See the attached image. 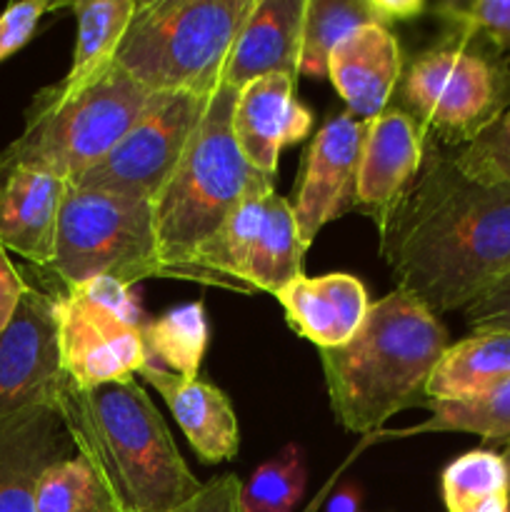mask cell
Returning <instances> with one entry per match:
<instances>
[{
  "mask_svg": "<svg viewBox=\"0 0 510 512\" xmlns=\"http://www.w3.org/2000/svg\"><path fill=\"white\" fill-rule=\"evenodd\" d=\"M433 418L398 435L473 433L488 443H510V378L485 393L463 400H430Z\"/></svg>",
  "mask_w": 510,
  "mask_h": 512,
  "instance_id": "4316f807",
  "label": "cell"
},
{
  "mask_svg": "<svg viewBox=\"0 0 510 512\" xmlns=\"http://www.w3.org/2000/svg\"><path fill=\"white\" fill-rule=\"evenodd\" d=\"M500 455H503V460H505V468H508V475H510V443L505 445V450H503V453H500Z\"/></svg>",
  "mask_w": 510,
  "mask_h": 512,
  "instance_id": "8d00e7d4",
  "label": "cell"
},
{
  "mask_svg": "<svg viewBox=\"0 0 510 512\" xmlns=\"http://www.w3.org/2000/svg\"><path fill=\"white\" fill-rule=\"evenodd\" d=\"M65 190L48 170L0 160V248L50 270Z\"/></svg>",
  "mask_w": 510,
  "mask_h": 512,
  "instance_id": "2e32d148",
  "label": "cell"
},
{
  "mask_svg": "<svg viewBox=\"0 0 510 512\" xmlns=\"http://www.w3.org/2000/svg\"><path fill=\"white\" fill-rule=\"evenodd\" d=\"M380 255L395 288L430 313L465 310L510 275V185L468 178L453 155L430 150Z\"/></svg>",
  "mask_w": 510,
  "mask_h": 512,
  "instance_id": "6da1fadb",
  "label": "cell"
},
{
  "mask_svg": "<svg viewBox=\"0 0 510 512\" xmlns=\"http://www.w3.org/2000/svg\"><path fill=\"white\" fill-rule=\"evenodd\" d=\"M155 95L118 63L75 93H58L50 85L33 98L23 133L0 160L33 165L75 183L123 140Z\"/></svg>",
  "mask_w": 510,
  "mask_h": 512,
  "instance_id": "8992f818",
  "label": "cell"
},
{
  "mask_svg": "<svg viewBox=\"0 0 510 512\" xmlns=\"http://www.w3.org/2000/svg\"><path fill=\"white\" fill-rule=\"evenodd\" d=\"M305 483L303 450L295 443L285 445L243 485V508L245 512H293L303 500Z\"/></svg>",
  "mask_w": 510,
  "mask_h": 512,
  "instance_id": "f1b7e54d",
  "label": "cell"
},
{
  "mask_svg": "<svg viewBox=\"0 0 510 512\" xmlns=\"http://www.w3.org/2000/svg\"><path fill=\"white\" fill-rule=\"evenodd\" d=\"M403 68V53L393 28L363 25L330 53L328 80L348 113L370 120L390 105Z\"/></svg>",
  "mask_w": 510,
  "mask_h": 512,
  "instance_id": "ac0fdd59",
  "label": "cell"
},
{
  "mask_svg": "<svg viewBox=\"0 0 510 512\" xmlns=\"http://www.w3.org/2000/svg\"><path fill=\"white\" fill-rule=\"evenodd\" d=\"M510 378L508 330H473L448 345L428 380L430 400H463Z\"/></svg>",
  "mask_w": 510,
  "mask_h": 512,
  "instance_id": "7402d4cb",
  "label": "cell"
},
{
  "mask_svg": "<svg viewBox=\"0 0 510 512\" xmlns=\"http://www.w3.org/2000/svg\"><path fill=\"white\" fill-rule=\"evenodd\" d=\"M363 140L365 120L348 110L330 115L310 140L290 200L305 250L325 225L355 208Z\"/></svg>",
  "mask_w": 510,
  "mask_h": 512,
  "instance_id": "4fadbf2b",
  "label": "cell"
},
{
  "mask_svg": "<svg viewBox=\"0 0 510 512\" xmlns=\"http://www.w3.org/2000/svg\"><path fill=\"white\" fill-rule=\"evenodd\" d=\"M448 512H510V475L493 450L458 455L440 475Z\"/></svg>",
  "mask_w": 510,
  "mask_h": 512,
  "instance_id": "484cf974",
  "label": "cell"
},
{
  "mask_svg": "<svg viewBox=\"0 0 510 512\" xmlns=\"http://www.w3.org/2000/svg\"><path fill=\"white\" fill-rule=\"evenodd\" d=\"M70 448L55 408H28L0 420V512H35L40 475L70 458Z\"/></svg>",
  "mask_w": 510,
  "mask_h": 512,
  "instance_id": "e0dca14e",
  "label": "cell"
},
{
  "mask_svg": "<svg viewBox=\"0 0 510 512\" xmlns=\"http://www.w3.org/2000/svg\"><path fill=\"white\" fill-rule=\"evenodd\" d=\"M395 98L430 143L460 150L510 108L508 58L475 35L448 30L408 60Z\"/></svg>",
  "mask_w": 510,
  "mask_h": 512,
  "instance_id": "52a82bcc",
  "label": "cell"
},
{
  "mask_svg": "<svg viewBox=\"0 0 510 512\" xmlns=\"http://www.w3.org/2000/svg\"><path fill=\"white\" fill-rule=\"evenodd\" d=\"M60 363L80 390L138 378L148 365L145 318L133 288L115 278H90L55 293Z\"/></svg>",
  "mask_w": 510,
  "mask_h": 512,
  "instance_id": "30bf717a",
  "label": "cell"
},
{
  "mask_svg": "<svg viewBox=\"0 0 510 512\" xmlns=\"http://www.w3.org/2000/svg\"><path fill=\"white\" fill-rule=\"evenodd\" d=\"M328 512H360V490L355 485H345L333 495Z\"/></svg>",
  "mask_w": 510,
  "mask_h": 512,
  "instance_id": "d590c367",
  "label": "cell"
},
{
  "mask_svg": "<svg viewBox=\"0 0 510 512\" xmlns=\"http://www.w3.org/2000/svg\"><path fill=\"white\" fill-rule=\"evenodd\" d=\"M428 145L423 128L398 105L365 120L355 208L373 220L380 238L418 183L430 155Z\"/></svg>",
  "mask_w": 510,
  "mask_h": 512,
  "instance_id": "5bb4252c",
  "label": "cell"
},
{
  "mask_svg": "<svg viewBox=\"0 0 510 512\" xmlns=\"http://www.w3.org/2000/svg\"><path fill=\"white\" fill-rule=\"evenodd\" d=\"M290 330L318 350L340 348L363 325L370 310L365 285L355 275L328 273L318 278L298 275L278 295Z\"/></svg>",
  "mask_w": 510,
  "mask_h": 512,
  "instance_id": "d6986e66",
  "label": "cell"
},
{
  "mask_svg": "<svg viewBox=\"0 0 510 512\" xmlns=\"http://www.w3.org/2000/svg\"><path fill=\"white\" fill-rule=\"evenodd\" d=\"M210 95L158 93L123 140L73 185L153 203L183 158Z\"/></svg>",
  "mask_w": 510,
  "mask_h": 512,
  "instance_id": "8fae6325",
  "label": "cell"
},
{
  "mask_svg": "<svg viewBox=\"0 0 510 512\" xmlns=\"http://www.w3.org/2000/svg\"><path fill=\"white\" fill-rule=\"evenodd\" d=\"M28 288L30 285L25 283L23 273L10 260V253L0 248V335L13 323L15 313L20 308V300L28 293Z\"/></svg>",
  "mask_w": 510,
  "mask_h": 512,
  "instance_id": "e575fe53",
  "label": "cell"
},
{
  "mask_svg": "<svg viewBox=\"0 0 510 512\" xmlns=\"http://www.w3.org/2000/svg\"><path fill=\"white\" fill-rule=\"evenodd\" d=\"M255 0L138 3L115 63L150 93L210 95Z\"/></svg>",
  "mask_w": 510,
  "mask_h": 512,
  "instance_id": "5b68a950",
  "label": "cell"
},
{
  "mask_svg": "<svg viewBox=\"0 0 510 512\" xmlns=\"http://www.w3.org/2000/svg\"><path fill=\"white\" fill-rule=\"evenodd\" d=\"M393 0H305L298 73L328 78L330 53L363 25H395Z\"/></svg>",
  "mask_w": 510,
  "mask_h": 512,
  "instance_id": "603a6c76",
  "label": "cell"
},
{
  "mask_svg": "<svg viewBox=\"0 0 510 512\" xmlns=\"http://www.w3.org/2000/svg\"><path fill=\"white\" fill-rule=\"evenodd\" d=\"M143 340L148 363L185 380H198L210 340L203 303L180 305L160 318L145 320Z\"/></svg>",
  "mask_w": 510,
  "mask_h": 512,
  "instance_id": "d4e9b609",
  "label": "cell"
},
{
  "mask_svg": "<svg viewBox=\"0 0 510 512\" xmlns=\"http://www.w3.org/2000/svg\"><path fill=\"white\" fill-rule=\"evenodd\" d=\"M303 13L305 0H255L225 60L220 85L240 90L273 73L300 78Z\"/></svg>",
  "mask_w": 510,
  "mask_h": 512,
  "instance_id": "44dd1931",
  "label": "cell"
},
{
  "mask_svg": "<svg viewBox=\"0 0 510 512\" xmlns=\"http://www.w3.org/2000/svg\"><path fill=\"white\" fill-rule=\"evenodd\" d=\"M55 408L118 512H170L203 490L135 378L90 390L68 383Z\"/></svg>",
  "mask_w": 510,
  "mask_h": 512,
  "instance_id": "7a4b0ae2",
  "label": "cell"
},
{
  "mask_svg": "<svg viewBox=\"0 0 510 512\" xmlns=\"http://www.w3.org/2000/svg\"><path fill=\"white\" fill-rule=\"evenodd\" d=\"M60 8V5L48 3V0H23V3H10L0 13V63L10 55L18 53L20 48L30 43V38L38 30L40 20L48 10Z\"/></svg>",
  "mask_w": 510,
  "mask_h": 512,
  "instance_id": "1f68e13d",
  "label": "cell"
},
{
  "mask_svg": "<svg viewBox=\"0 0 510 512\" xmlns=\"http://www.w3.org/2000/svg\"><path fill=\"white\" fill-rule=\"evenodd\" d=\"M430 13L450 33L475 35L510 58V0H443Z\"/></svg>",
  "mask_w": 510,
  "mask_h": 512,
  "instance_id": "f546056e",
  "label": "cell"
},
{
  "mask_svg": "<svg viewBox=\"0 0 510 512\" xmlns=\"http://www.w3.org/2000/svg\"><path fill=\"white\" fill-rule=\"evenodd\" d=\"M50 270L63 288L90 278H115L130 288L168 278L158 255L153 205L68 183Z\"/></svg>",
  "mask_w": 510,
  "mask_h": 512,
  "instance_id": "ba28073f",
  "label": "cell"
},
{
  "mask_svg": "<svg viewBox=\"0 0 510 512\" xmlns=\"http://www.w3.org/2000/svg\"><path fill=\"white\" fill-rule=\"evenodd\" d=\"M35 512H118L80 455L58 460L38 480Z\"/></svg>",
  "mask_w": 510,
  "mask_h": 512,
  "instance_id": "83f0119b",
  "label": "cell"
},
{
  "mask_svg": "<svg viewBox=\"0 0 510 512\" xmlns=\"http://www.w3.org/2000/svg\"><path fill=\"white\" fill-rule=\"evenodd\" d=\"M68 8L78 23V35L70 70L53 85L58 93H75L115 63V53L138 10V0H78Z\"/></svg>",
  "mask_w": 510,
  "mask_h": 512,
  "instance_id": "cb8c5ba5",
  "label": "cell"
},
{
  "mask_svg": "<svg viewBox=\"0 0 510 512\" xmlns=\"http://www.w3.org/2000/svg\"><path fill=\"white\" fill-rule=\"evenodd\" d=\"M170 512H245L243 483L235 473H225L203 485L195 498Z\"/></svg>",
  "mask_w": 510,
  "mask_h": 512,
  "instance_id": "d6a6232c",
  "label": "cell"
},
{
  "mask_svg": "<svg viewBox=\"0 0 510 512\" xmlns=\"http://www.w3.org/2000/svg\"><path fill=\"white\" fill-rule=\"evenodd\" d=\"M453 160L468 178L510 185V108L473 143L453 153Z\"/></svg>",
  "mask_w": 510,
  "mask_h": 512,
  "instance_id": "4dcf8cb0",
  "label": "cell"
},
{
  "mask_svg": "<svg viewBox=\"0 0 510 512\" xmlns=\"http://www.w3.org/2000/svg\"><path fill=\"white\" fill-rule=\"evenodd\" d=\"M473 330H508L510 333V275L465 308Z\"/></svg>",
  "mask_w": 510,
  "mask_h": 512,
  "instance_id": "836d02e7",
  "label": "cell"
},
{
  "mask_svg": "<svg viewBox=\"0 0 510 512\" xmlns=\"http://www.w3.org/2000/svg\"><path fill=\"white\" fill-rule=\"evenodd\" d=\"M238 90L218 85L168 183L153 198L160 263L173 280L208 285L195 260L243 198L255 170L235 145L233 103Z\"/></svg>",
  "mask_w": 510,
  "mask_h": 512,
  "instance_id": "277c9868",
  "label": "cell"
},
{
  "mask_svg": "<svg viewBox=\"0 0 510 512\" xmlns=\"http://www.w3.org/2000/svg\"><path fill=\"white\" fill-rule=\"evenodd\" d=\"M303 260L290 200L275 193V178L255 170L223 228L200 250L195 268L215 288L278 295L303 275Z\"/></svg>",
  "mask_w": 510,
  "mask_h": 512,
  "instance_id": "9c48e42d",
  "label": "cell"
},
{
  "mask_svg": "<svg viewBox=\"0 0 510 512\" xmlns=\"http://www.w3.org/2000/svg\"><path fill=\"white\" fill-rule=\"evenodd\" d=\"M450 345L438 315L395 288L375 300L358 333L318 350L335 420L368 435L408 408H428V380Z\"/></svg>",
  "mask_w": 510,
  "mask_h": 512,
  "instance_id": "3957f363",
  "label": "cell"
},
{
  "mask_svg": "<svg viewBox=\"0 0 510 512\" xmlns=\"http://www.w3.org/2000/svg\"><path fill=\"white\" fill-rule=\"evenodd\" d=\"M295 85L293 75L273 73L235 95L230 118L235 145L250 168L270 178H278L283 148L300 143L313 130V113L295 98Z\"/></svg>",
  "mask_w": 510,
  "mask_h": 512,
  "instance_id": "9a60e30c",
  "label": "cell"
},
{
  "mask_svg": "<svg viewBox=\"0 0 510 512\" xmlns=\"http://www.w3.org/2000/svg\"><path fill=\"white\" fill-rule=\"evenodd\" d=\"M65 385L55 295L30 285L0 335V420L28 408H55Z\"/></svg>",
  "mask_w": 510,
  "mask_h": 512,
  "instance_id": "7c38bea8",
  "label": "cell"
},
{
  "mask_svg": "<svg viewBox=\"0 0 510 512\" xmlns=\"http://www.w3.org/2000/svg\"><path fill=\"white\" fill-rule=\"evenodd\" d=\"M138 378L153 385L155 393L165 400L200 463L218 465L238 455V415L223 390L200 378L185 380L153 363L143 365Z\"/></svg>",
  "mask_w": 510,
  "mask_h": 512,
  "instance_id": "ffe728a7",
  "label": "cell"
}]
</instances>
